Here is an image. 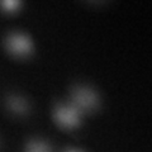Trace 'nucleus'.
<instances>
[{"label": "nucleus", "mask_w": 152, "mask_h": 152, "mask_svg": "<svg viewBox=\"0 0 152 152\" xmlns=\"http://www.w3.org/2000/svg\"><path fill=\"white\" fill-rule=\"evenodd\" d=\"M53 119L64 129H74L81 124L83 114L72 104H58L53 110Z\"/></svg>", "instance_id": "nucleus-2"}, {"label": "nucleus", "mask_w": 152, "mask_h": 152, "mask_svg": "<svg viewBox=\"0 0 152 152\" xmlns=\"http://www.w3.org/2000/svg\"><path fill=\"white\" fill-rule=\"evenodd\" d=\"M26 152H51V147L43 141H32L28 143Z\"/></svg>", "instance_id": "nucleus-6"}, {"label": "nucleus", "mask_w": 152, "mask_h": 152, "mask_svg": "<svg viewBox=\"0 0 152 152\" xmlns=\"http://www.w3.org/2000/svg\"><path fill=\"white\" fill-rule=\"evenodd\" d=\"M66 152H81V151H79V150H69V151H66Z\"/></svg>", "instance_id": "nucleus-8"}, {"label": "nucleus", "mask_w": 152, "mask_h": 152, "mask_svg": "<svg viewBox=\"0 0 152 152\" xmlns=\"http://www.w3.org/2000/svg\"><path fill=\"white\" fill-rule=\"evenodd\" d=\"M86 1L91 3V4H103V3H105L107 0H86Z\"/></svg>", "instance_id": "nucleus-7"}, {"label": "nucleus", "mask_w": 152, "mask_h": 152, "mask_svg": "<svg viewBox=\"0 0 152 152\" xmlns=\"http://www.w3.org/2000/svg\"><path fill=\"white\" fill-rule=\"evenodd\" d=\"M8 108L15 114H26L28 110V104L20 96H10L8 99Z\"/></svg>", "instance_id": "nucleus-4"}, {"label": "nucleus", "mask_w": 152, "mask_h": 152, "mask_svg": "<svg viewBox=\"0 0 152 152\" xmlns=\"http://www.w3.org/2000/svg\"><path fill=\"white\" fill-rule=\"evenodd\" d=\"M71 104L81 112V114L91 113L99 108L100 99L94 89L89 86H76L71 94Z\"/></svg>", "instance_id": "nucleus-1"}, {"label": "nucleus", "mask_w": 152, "mask_h": 152, "mask_svg": "<svg viewBox=\"0 0 152 152\" xmlns=\"http://www.w3.org/2000/svg\"><path fill=\"white\" fill-rule=\"evenodd\" d=\"M22 7V0H0V9L4 13L13 14Z\"/></svg>", "instance_id": "nucleus-5"}, {"label": "nucleus", "mask_w": 152, "mask_h": 152, "mask_svg": "<svg viewBox=\"0 0 152 152\" xmlns=\"http://www.w3.org/2000/svg\"><path fill=\"white\" fill-rule=\"evenodd\" d=\"M5 47L15 57H28L33 52L32 39L23 33L9 34L5 39Z\"/></svg>", "instance_id": "nucleus-3"}]
</instances>
